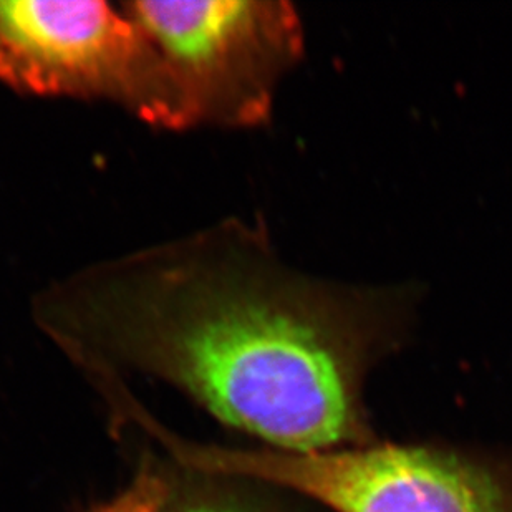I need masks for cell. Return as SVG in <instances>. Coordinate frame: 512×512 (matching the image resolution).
Segmentation results:
<instances>
[{
    "label": "cell",
    "instance_id": "obj_6",
    "mask_svg": "<svg viewBox=\"0 0 512 512\" xmlns=\"http://www.w3.org/2000/svg\"><path fill=\"white\" fill-rule=\"evenodd\" d=\"M168 483L161 456L150 450L140 455V466L130 484L105 503L95 504L87 512H161Z\"/></svg>",
    "mask_w": 512,
    "mask_h": 512
},
{
    "label": "cell",
    "instance_id": "obj_4",
    "mask_svg": "<svg viewBox=\"0 0 512 512\" xmlns=\"http://www.w3.org/2000/svg\"><path fill=\"white\" fill-rule=\"evenodd\" d=\"M121 7L145 29L199 125L252 128L304 52V27L284 0H138Z\"/></svg>",
    "mask_w": 512,
    "mask_h": 512
},
{
    "label": "cell",
    "instance_id": "obj_2",
    "mask_svg": "<svg viewBox=\"0 0 512 512\" xmlns=\"http://www.w3.org/2000/svg\"><path fill=\"white\" fill-rule=\"evenodd\" d=\"M148 435L181 466L252 479L332 512H512V450L377 440L292 453L201 443L163 421H153Z\"/></svg>",
    "mask_w": 512,
    "mask_h": 512
},
{
    "label": "cell",
    "instance_id": "obj_5",
    "mask_svg": "<svg viewBox=\"0 0 512 512\" xmlns=\"http://www.w3.org/2000/svg\"><path fill=\"white\" fill-rule=\"evenodd\" d=\"M163 459L168 493L161 512H285L279 489L231 474L206 473Z\"/></svg>",
    "mask_w": 512,
    "mask_h": 512
},
{
    "label": "cell",
    "instance_id": "obj_3",
    "mask_svg": "<svg viewBox=\"0 0 512 512\" xmlns=\"http://www.w3.org/2000/svg\"><path fill=\"white\" fill-rule=\"evenodd\" d=\"M0 82L35 97L107 100L156 128H189L155 42L103 0H0Z\"/></svg>",
    "mask_w": 512,
    "mask_h": 512
},
{
    "label": "cell",
    "instance_id": "obj_1",
    "mask_svg": "<svg viewBox=\"0 0 512 512\" xmlns=\"http://www.w3.org/2000/svg\"><path fill=\"white\" fill-rule=\"evenodd\" d=\"M410 305L304 276L231 219L55 282L34 319L82 372L156 378L267 448L319 453L377 441L363 383Z\"/></svg>",
    "mask_w": 512,
    "mask_h": 512
}]
</instances>
